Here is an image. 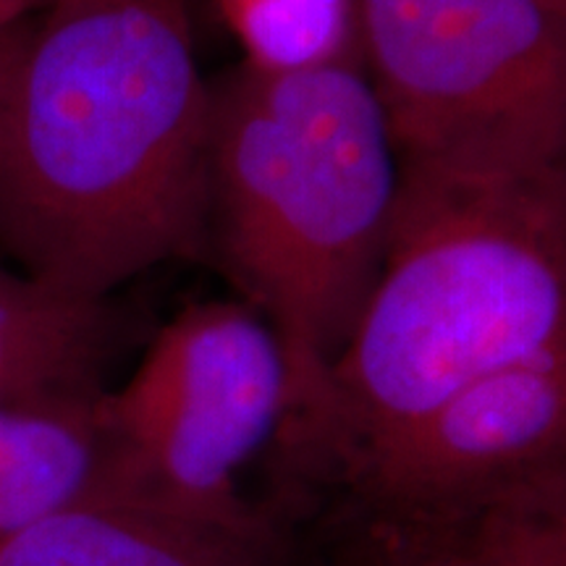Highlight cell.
Masks as SVG:
<instances>
[{"label":"cell","instance_id":"cell-8","mask_svg":"<svg viewBox=\"0 0 566 566\" xmlns=\"http://www.w3.org/2000/svg\"><path fill=\"white\" fill-rule=\"evenodd\" d=\"M101 396L0 407V543L95 495L103 464Z\"/></svg>","mask_w":566,"mask_h":566},{"label":"cell","instance_id":"cell-4","mask_svg":"<svg viewBox=\"0 0 566 566\" xmlns=\"http://www.w3.org/2000/svg\"><path fill=\"white\" fill-rule=\"evenodd\" d=\"M405 176L566 192V0H357Z\"/></svg>","mask_w":566,"mask_h":566},{"label":"cell","instance_id":"cell-3","mask_svg":"<svg viewBox=\"0 0 566 566\" xmlns=\"http://www.w3.org/2000/svg\"><path fill=\"white\" fill-rule=\"evenodd\" d=\"M399 189V153L363 63H239L210 82L208 247L286 354L283 433L321 407L386 263Z\"/></svg>","mask_w":566,"mask_h":566},{"label":"cell","instance_id":"cell-9","mask_svg":"<svg viewBox=\"0 0 566 566\" xmlns=\"http://www.w3.org/2000/svg\"><path fill=\"white\" fill-rule=\"evenodd\" d=\"M244 51L263 71L363 63L357 0H218Z\"/></svg>","mask_w":566,"mask_h":566},{"label":"cell","instance_id":"cell-6","mask_svg":"<svg viewBox=\"0 0 566 566\" xmlns=\"http://www.w3.org/2000/svg\"><path fill=\"white\" fill-rule=\"evenodd\" d=\"M263 506V504H260ZM0 566H302L283 516L202 520L80 501L0 543Z\"/></svg>","mask_w":566,"mask_h":566},{"label":"cell","instance_id":"cell-2","mask_svg":"<svg viewBox=\"0 0 566 566\" xmlns=\"http://www.w3.org/2000/svg\"><path fill=\"white\" fill-rule=\"evenodd\" d=\"M566 354V192L401 174L386 263L321 407L273 446L286 512L491 375Z\"/></svg>","mask_w":566,"mask_h":566},{"label":"cell","instance_id":"cell-5","mask_svg":"<svg viewBox=\"0 0 566 566\" xmlns=\"http://www.w3.org/2000/svg\"><path fill=\"white\" fill-rule=\"evenodd\" d=\"M292 409L275 331L244 302L184 307L129 378L97 399L103 464L90 501L202 520H250L242 472L273 449Z\"/></svg>","mask_w":566,"mask_h":566},{"label":"cell","instance_id":"cell-7","mask_svg":"<svg viewBox=\"0 0 566 566\" xmlns=\"http://www.w3.org/2000/svg\"><path fill=\"white\" fill-rule=\"evenodd\" d=\"M118 325L111 302H82L0 268V407L95 399Z\"/></svg>","mask_w":566,"mask_h":566},{"label":"cell","instance_id":"cell-1","mask_svg":"<svg viewBox=\"0 0 566 566\" xmlns=\"http://www.w3.org/2000/svg\"><path fill=\"white\" fill-rule=\"evenodd\" d=\"M0 97V250L111 302L208 247L210 82L189 0H42Z\"/></svg>","mask_w":566,"mask_h":566},{"label":"cell","instance_id":"cell-10","mask_svg":"<svg viewBox=\"0 0 566 566\" xmlns=\"http://www.w3.org/2000/svg\"><path fill=\"white\" fill-rule=\"evenodd\" d=\"M30 21L21 19L17 24H0V97H3L6 84H9L13 61H17L21 42H24Z\"/></svg>","mask_w":566,"mask_h":566}]
</instances>
